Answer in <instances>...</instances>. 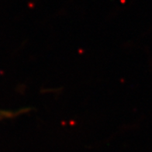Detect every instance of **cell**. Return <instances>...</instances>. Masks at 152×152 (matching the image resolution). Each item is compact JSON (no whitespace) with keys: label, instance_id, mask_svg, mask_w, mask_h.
Listing matches in <instances>:
<instances>
[{"label":"cell","instance_id":"1","mask_svg":"<svg viewBox=\"0 0 152 152\" xmlns=\"http://www.w3.org/2000/svg\"><path fill=\"white\" fill-rule=\"evenodd\" d=\"M16 114L13 112H4V111H0V119L7 118V117H11V116H14Z\"/></svg>","mask_w":152,"mask_h":152}]
</instances>
